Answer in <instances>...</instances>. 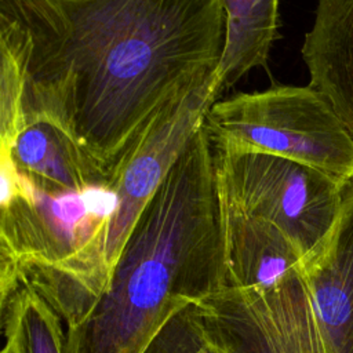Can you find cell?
Returning <instances> with one entry per match:
<instances>
[{
  "mask_svg": "<svg viewBox=\"0 0 353 353\" xmlns=\"http://www.w3.org/2000/svg\"><path fill=\"white\" fill-rule=\"evenodd\" d=\"M302 58L309 85L325 97L353 135V0H317Z\"/></svg>",
  "mask_w": 353,
  "mask_h": 353,
  "instance_id": "8",
  "label": "cell"
},
{
  "mask_svg": "<svg viewBox=\"0 0 353 353\" xmlns=\"http://www.w3.org/2000/svg\"><path fill=\"white\" fill-rule=\"evenodd\" d=\"M214 154L219 189L229 205L274 225L303 258L323 241L346 185L279 156L215 146Z\"/></svg>",
  "mask_w": 353,
  "mask_h": 353,
  "instance_id": "5",
  "label": "cell"
},
{
  "mask_svg": "<svg viewBox=\"0 0 353 353\" xmlns=\"http://www.w3.org/2000/svg\"><path fill=\"white\" fill-rule=\"evenodd\" d=\"M1 353H4V352H1Z\"/></svg>",
  "mask_w": 353,
  "mask_h": 353,
  "instance_id": "13",
  "label": "cell"
},
{
  "mask_svg": "<svg viewBox=\"0 0 353 353\" xmlns=\"http://www.w3.org/2000/svg\"><path fill=\"white\" fill-rule=\"evenodd\" d=\"M221 1L226 30L222 58L214 79L219 95L251 70L266 68L280 28V0Z\"/></svg>",
  "mask_w": 353,
  "mask_h": 353,
  "instance_id": "9",
  "label": "cell"
},
{
  "mask_svg": "<svg viewBox=\"0 0 353 353\" xmlns=\"http://www.w3.org/2000/svg\"><path fill=\"white\" fill-rule=\"evenodd\" d=\"M214 80L168 109L149 130L112 186L117 193V210L103 240L102 261L109 274L142 211L160 188L175 160L203 125L210 106L218 101Z\"/></svg>",
  "mask_w": 353,
  "mask_h": 353,
  "instance_id": "6",
  "label": "cell"
},
{
  "mask_svg": "<svg viewBox=\"0 0 353 353\" xmlns=\"http://www.w3.org/2000/svg\"><path fill=\"white\" fill-rule=\"evenodd\" d=\"M204 127L215 148L284 157L353 182V135L312 85H273L215 101Z\"/></svg>",
  "mask_w": 353,
  "mask_h": 353,
  "instance_id": "4",
  "label": "cell"
},
{
  "mask_svg": "<svg viewBox=\"0 0 353 353\" xmlns=\"http://www.w3.org/2000/svg\"><path fill=\"white\" fill-rule=\"evenodd\" d=\"M225 211L203 125L132 228L103 291L66 331V353H143L179 309L225 290Z\"/></svg>",
  "mask_w": 353,
  "mask_h": 353,
  "instance_id": "2",
  "label": "cell"
},
{
  "mask_svg": "<svg viewBox=\"0 0 353 353\" xmlns=\"http://www.w3.org/2000/svg\"><path fill=\"white\" fill-rule=\"evenodd\" d=\"M4 353H66L61 317L30 285L18 283L0 296Z\"/></svg>",
  "mask_w": 353,
  "mask_h": 353,
  "instance_id": "11",
  "label": "cell"
},
{
  "mask_svg": "<svg viewBox=\"0 0 353 353\" xmlns=\"http://www.w3.org/2000/svg\"><path fill=\"white\" fill-rule=\"evenodd\" d=\"M222 200L226 288L268 292L299 270L303 255L280 229Z\"/></svg>",
  "mask_w": 353,
  "mask_h": 353,
  "instance_id": "7",
  "label": "cell"
},
{
  "mask_svg": "<svg viewBox=\"0 0 353 353\" xmlns=\"http://www.w3.org/2000/svg\"><path fill=\"white\" fill-rule=\"evenodd\" d=\"M200 312L225 353H353V182L296 273L268 292L225 288Z\"/></svg>",
  "mask_w": 353,
  "mask_h": 353,
  "instance_id": "3",
  "label": "cell"
},
{
  "mask_svg": "<svg viewBox=\"0 0 353 353\" xmlns=\"http://www.w3.org/2000/svg\"><path fill=\"white\" fill-rule=\"evenodd\" d=\"M143 353H225L208 336L197 303L175 312L152 338Z\"/></svg>",
  "mask_w": 353,
  "mask_h": 353,
  "instance_id": "12",
  "label": "cell"
},
{
  "mask_svg": "<svg viewBox=\"0 0 353 353\" xmlns=\"http://www.w3.org/2000/svg\"><path fill=\"white\" fill-rule=\"evenodd\" d=\"M225 30L221 0H0V116L54 127L112 185L215 79Z\"/></svg>",
  "mask_w": 353,
  "mask_h": 353,
  "instance_id": "1",
  "label": "cell"
},
{
  "mask_svg": "<svg viewBox=\"0 0 353 353\" xmlns=\"http://www.w3.org/2000/svg\"><path fill=\"white\" fill-rule=\"evenodd\" d=\"M0 152L8 153L22 174L48 192L80 190L92 183H109L90 171L72 143L46 123L28 125L11 148Z\"/></svg>",
  "mask_w": 353,
  "mask_h": 353,
  "instance_id": "10",
  "label": "cell"
}]
</instances>
